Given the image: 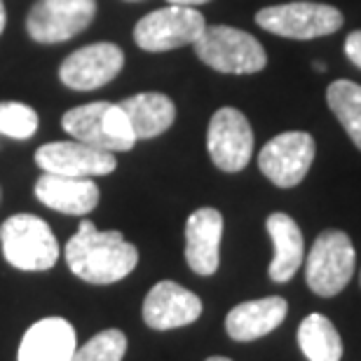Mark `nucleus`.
<instances>
[{
    "label": "nucleus",
    "instance_id": "obj_1",
    "mask_svg": "<svg viewBox=\"0 0 361 361\" xmlns=\"http://www.w3.org/2000/svg\"><path fill=\"white\" fill-rule=\"evenodd\" d=\"M66 263L87 284H115L134 272L139 249L118 230L101 233L92 221H82L66 244Z\"/></svg>",
    "mask_w": 361,
    "mask_h": 361
},
{
    "label": "nucleus",
    "instance_id": "obj_2",
    "mask_svg": "<svg viewBox=\"0 0 361 361\" xmlns=\"http://www.w3.org/2000/svg\"><path fill=\"white\" fill-rule=\"evenodd\" d=\"M5 261L24 272H45L59 261V242L47 221L33 214H14L0 226Z\"/></svg>",
    "mask_w": 361,
    "mask_h": 361
},
{
    "label": "nucleus",
    "instance_id": "obj_3",
    "mask_svg": "<svg viewBox=\"0 0 361 361\" xmlns=\"http://www.w3.org/2000/svg\"><path fill=\"white\" fill-rule=\"evenodd\" d=\"M61 127L71 139L106 153H125L136 143L125 111L120 104H108V101H92V104L71 108L63 113Z\"/></svg>",
    "mask_w": 361,
    "mask_h": 361
},
{
    "label": "nucleus",
    "instance_id": "obj_4",
    "mask_svg": "<svg viewBox=\"0 0 361 361\" xmlns=\"http://www.w3.org/2000/svg\"><path fill=\"white\" fill-rule=\"evenodd\" d=\"M192 47L197 59L219 73L251 75L263 71L268 63V54L261 42L251 33L233 26H207Z\"/></svg>",
    "mask_w": 361,
    "mask_h": 361
},
{
    "label": "nucleus",
    "instance_id": "obj_5",
    "mask_svg": "<svg viewBox=\"0 0 361 361\" xmlns=\"http://www.w3.org/2000/svg\"><path fill=\"white\" fill-rule=\"evenodd\" d=\"M357 254L350 235L343 230H324L307 254L305 279L310 291L322 298H334L350 284Z\"/></svg>",
    "mask_w": 361,
    "mask_h": 361
},
{
    "label": "nucleus",
    "instance_id": "obj_6",
    "mask_svg": "<svg viewBox=\"0 0 361 361\" xmlns=\"http://www.w3.org/2000/svg\"><path fill=\"white\" fill-rule=\"evenodd\" d=\"M256 24L279 38L312 40L341 31L345 19L341 10L324 3H284L261 10Z\"/></svg>",
    "mask_w": 361,
    "mask_h": 361
},
{
    "label": "nucleus",
    "instance_id": "obj_7",
    "mask_svg": "<svg viewBox=\"0 0 361 361\" xmlns=\"http://www.w3.org/2000/svg\"><path fill=\"white\" fill-rule=\"evenodd\" d=\"M207 21L195 10L183 5H167L146 14L134 28V40L143 52H169L192 45L204 33Z\"/></svg>",
    "mask_w": 361,
    "mask_h": 361
},
{
    "label": "nucleus",
    "instance_id": "obj_8",
    "mask_svg": "<svg viewBox=\"0 0 361 361\" xmlns=\"http://www.w3.org/2000/svg\"><path fill=\"white\" fill-rule=\"evenodd\" d=\"M97 14V0H38L26 14V31L35 42L54 45L82 33Z\"/></svg>",
    "mask_w": 361,
    "mask_h": 361
},
{
    "label": "nucleus",
    "instance_id": "obj_9",
    "mask_svg": "<svg viewBox=\"0 0 361 361\" xmlns=\"http://www.w3.org/2000/svg\"><path fill=\"white\" fill-rule=\"evenodd\" d=\"M207 150L221 171L237 174L254 155V129L237 108H219L207 129Z\"/></svg>",
    "mask_w": 361,
    "mask_h": 361
},
{
    "label": "nucleus",
    "instance_id": "obj_10",
    "mask_svg": "<svg viewBox=\"0 0 361 361\" xmlns=\"http://www.w3.org/2000/svg\"><path fill=\"white\" fill-rule=\"evenodd\" d=\"M317 143L307 132H284L270 139L258 153L263 176L277 188H293L307 176L314 162Z\"/></svg>",
    "mask_w": 361,
    "mask_h": 361
},
{
    "label": "nucleus",
    "instance_id": "obj_11",
    "mask_svg": "<svg viewBox=\"0 0 361 361\" xmlns=\"http://www.w3.org/2000/svg\"><path fill=\"white\" fill-rule=\"evenodd\" d=\"M125 66V52L113 42H94L75 49L59 66V80L68 90L92 92L118 78Z\"/></svg>",
    "mask_w": 361,
    "mask_h": 361
},
{
    "label": "nucleus",
    "instance_id": "obj_12",
    "mask_svg": "<svg viewBox=\"0 0 361 361\" xmlns=\"http://www.w3.org/2000/svg\"><path fill=\"white\" fill-rule=\"evenodd\" d=\"M35 164L47 174L94 178L113 174L115 167H118V160H115L113 153L71 139L40 146L35 150Z\"/></svg>",
    "mask_w": 361,
    "mask_h": 361
},
{
    "label": "nucleus",
    "instance_id": "obj_13",
    "mask_svg": "<svg viewBox=\"0 0 361 361\" xmlns=\"http://www.w3.org/2000/svg\"><path fill=\"white\" fill-rule=\"evenodd\" d=\"M202 300L176 281H157L143 300V322L155 331H171L197 322Z\"/></svg>",
    "mask_w": 361,
    "mask_h": 361
},
{
    "label": "nucleus",
    "instance_id": "obj_14",
    "mask_svg": "<svg viewBox=\"0 0 361 361\" xmlns=\"http://www.w3.org/2000/svg\"><path fill=\"white\" fill-rule=\"evenodd\" d=\"M223 214L214 207H202L185 221V263L200 277H212L221 263Z\"/></svg>",
    "mask_w": 361,
    "mask_h": 361
},
{
    "label": "nucleus",
    "instance_id": "obj_15",
    "mask_svg": "<svg viewBox=\"0 0 361 361\" xmlns=\"http://www.w3.org/2000/svg\"><path fill=\"white\" fill-rule=\"evenodd\" d=\"M75 343L73 324L63 317H45L21 338L17 361H71Z\"/></svg>",
    "mask_w": 361,
    "mask_h": 361
},
{
    "label": "nucleus",
    "instance_id": "obj_16",
    "mask_svg": "<svg viewBox=\"0 0 361 361\" xmlns=\"http://www.w3.org/2000/svg\"><path fill=\"white\" fill-rule=\"evenodd\" d=\"M288 314V302L281 295L247 300L235 305L226 317L228 336L237 343H251L272 334Z\"/></svg>",
    "mask_w": 361,
    "mask_h": 361
},
{
    "label": "nucleus",
    "instance_id": "obj_17",
    "mask_svg": "<svg viewBox=\"0 0 361 361\" xmlns=\"http://www.w3.org/2000/svg\"><path fill=\"white\" fill-rule=\"evenodd\" d=\"M35 197L54 212L68 216H85L99 204V185L92 178L42 174L35 180Z\"/></svg>",
    "mask_w": 361,
    "mask_h": 361
},
{
    "label": "nucleus",
    "instance_id": "obj_18",
    "mask_svg": "<svg viewBox=\"0 0 361 361\" xmlns=\"http://www.w3.org/2000/svg\"><path fill=\"white\" fill-rule=\"evenodd\" d=\"M265 228H268V235L274 247V256L268 268V274L277 284H286L288 279H293V274L302 265V254H305L302 233L298 223L284 212L270 214L268 221H265Z\"/></svg>",
    "mask_w": 361,
    "mask_h": 361
},
{
    "label": "nucleus",
    "instance_id": "obj_19",
    "mask_svg": "<svg viewBox=\"0 0 361 361\" xmlns=\"http://www.w3.org/2000/svg\"><path fill=\"white\" fill-rule=\"evenodd\" d=\"M120 108L125 111L136 141L155 139L164 134L176 120V106L167 94L160 92H141L134 97L120 101Z\"/></svg>",
    "mask_w": 361,
    "mask_h": 361
},
{
    "label": "nucleus",
    "instance_id": "obj_20",
    "mask_svg": "<svg viewBox=\"0 0 361 361\" xmlns=\"http://www.w3.org/2000/svg\"><path fill=\"white\" fill-rule=\"evenodd\" d=\"M300 352L310 361H341L343 341L336 331L334 322L319 312L307 314L298 326Z\"/></svg>",
    "mask_w": 361,
    "mask_h": 361
},
{
    "label": "nucleus",
    "instance_id": "obj_21",
    "mask_svg": "<svg viewBox=\"0 0 361 361\" xmlns=\"http://www.w3.org/2000/svg\"><path fill=\"white\" fill-rule=\"evenodd\" d=\"M326 101L352 143L361 150V85L352 80L331 82L326 90Z\"/></svg>",
    "mask_w": 361,
    "mask_h": 361
},
{
    "label": "nucleus",
    "instance_id": "obj_22",
    "mask_svg": "<svg viewBox=\"0 0 361 361\" xmlns=\"http://www.w3.org/2000/svg\"><path fill=\"white\" fill-rule=\"evenodd\" d=\"M127 352V336L118 329H106L75 348L71 361H122Z\"/></svg>",
    "mask_w": 361,
    "mask_h": 361
},
{
    "label": "nucleus",
    "instance_id": "obj_23",
    "mask_svg": "<svg viewBox=\"0 0 361 361\" xmlns=\"http://www.w3.org/2000/svg\"><path fill=\"white\" fill-rule=\"evenodd\" d=\"M38 113L21 101H0V134L26 141L38 132Z\"/></svg>",
    "mask_w": 361,
    "mask_h": 361
},
{
    "label": "nucleus",
    "instance_id": "obj_24",
    "mask_svg": "<svg viewBox=\"0 0 361 361\" xmlns=\"http://www.w3.org/2000/svg\"><path fill=\"white\" fill-rule=\"evenodd\" d=\"M345 54L357 68H361V31H352L345 38Z\"/></svg>",
    "mask_w": 361,
    "mask_h": 361
},
{
    "label": "nucleus",
    "instance_id": "obj_25",
    "mask_svg": "<svg viewBox=\"0 0 361 361\" xmlns=\"http://www.w3.org/2000/svg\"><path fill=\"white\" fill-rule=\"evenodd\" d=\"M169 5H183V7H197L204 3H212V0H167Z\"/></svg>",
    "mask_w": 361,
    "mask_h": 361
},
{
    "label": "nucleus",
    "instance_id": "obj_26",
    "mask_svg": "<svg viewBox=\"0 0 361 361\" xmlns=\"http://www.w3.org/2000/svg\"><path fill=\"white\" fill-rule=\"evenodd\" d=\"M5 21H7L5 5H3V0H0V35H3V31H5Z\"/></svg>",
    "mask_w": 361,
    "mask_h": 361
},
{
    "label": "nucleus",
    "instance_id": "obj_27",
    "mask_svg": "<svg viewBox=\"0 0 361 361\" xmlns=\"http://www.w3.org/2000/svg\"><path fill=\"white\" fill-rule=\"evenodd\" d=\"M312 66H314V71H319V73H324V71H326V63H324V61H314Z\"/></svg>",
    "mask_w": 361,
    "mask_h": 361
},
{
    "label": "nucleus",
    "instance_id": "obj_28",
    "mask_svg": "<svg viewBox=\"0 0 361 361\" xmlns=\"http://www.w3.org/2000/svg\"><path fill=\"white\" fill-rule=\"evenodd\" d=\"M207 361H233V359H228V357H209Z\"/></svg>",
    "mask_w": 361,
    "mask_h": 361
}]
</instances>
